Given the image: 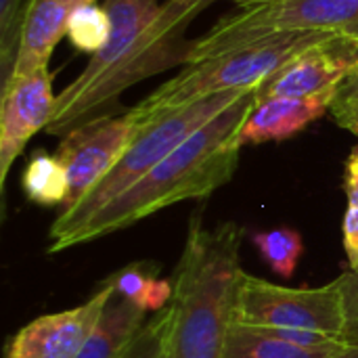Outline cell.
I'll return each mask as SVG.
<instances>
[{
	"label": "cell",
	"mask_w": 358,
	"mask_h": 358,
	"mask_svg": "<svg viewBox=\"0 0 358 358\" xmlns=\"http://www.w3.org/2000/svg\"><path fill=\"white\" fill-rule=\"evenodd\" d=\"M111 19L109 40L96 50L84 71L57 94V109L46 128L65 136L69 130L109 115L117 99L134 84L187 65L193 42L185 38L201 13L178 0H105Z\"/></svg>",
	"instance_id": "6da1fadb"
},
{
	"label": "cell",
	"mask_w": 358,
	"mask_h": 358,
	"mask_svg": "<svg viewBox=\"0 0 358 358\" xmlns=\"http://www.w3.org/2000/svg\"><path fill=\"white\" fill-rule=\"evenodd\" d=\"M254 105L256 90H250L189 136L130 189L73 231L50 241L48 254H59L124 231L174 203L201 199L224 187L237 170L241 151L239 130Z\"/></svg>",
	"instance_id": "7a4b0ae2"
},
{
	"label": "cell",
	"mask_w": 358,
	"mask_h": 358,
	"mask_svg": "<svg viewBox=\"0 0 358 358\" xmlns=\"http://www.w3.org/2000/svg\"><path fill=\"white\" fill-rule=\"evenodd\" d=\"M241 237L233 222L208 229L199 216L191 220L174 279L164 358H222L243 277Z\"/></svg>",
	"instance_id": "3957f363"
},
{
	"label": "cell",
	"mask_w": 358,
	"mask_h": 358,
	"mask_svg": "<svg viewBox=\"0 0 358 358\" xmlns=\"http://www.w3.org/2000/svg\"><path fill=\"white\" fill-rule=\"evenodd\" d=\"M340 34L327 31H292L275 34L243 48L212 57L208 61L189 63L178 76L157 86L147 99L128 111L138 126L145 120L182 107L191 101L229 92V90H256L273 73L285 67L304 50Z\"/></svg>",
	"instance_id": "277c9868"
},
{
	"label": "cell",
	"mask_w": 358,
	"mask_h": 358,
	"mask_svg": "<svg viewBox=\"0 0 358 358\" xmlns=\"http://www.w3.org/2000/svg\"><path fill=\"white\" fill-rule=\"evenodd\" d=\"M250 90H229L210 94L197 101H191L182 107L157 113L143 124L136 126V132L115 164V168L69 212H61L52 227L48 241L63 237L65 233L80 227L126 189H130L136 180H141L151 168H155L162 159H166L176 147H180L189 136H193L199 128L237 103Z\"/></svg>",
	"instance_id": "5b68a950"
},
{
	"label": "cell",
	"mask_w": 358,
	"mask_h": 358,
	"mask_svg": "<svg viewBox=\"0 0 358 358\" xmlns=\"http://www.w3.org/2000/svg\"><path fill=\"white\" fill-rule=\"evenodd\" d=\"M292 31L358 36V0H273L245 6L220 19L203 38L193 40L187 65Z\"/></svg>",
	"instance_id": "8992f818"
},
{
	"label": "cell",
	"mask_w": 358,
	"mask_h": 358,
	"mask_svg": "<svg viewBox=\"0 0 358 358\" xmlns=\"http://www.w3.org/2000/svg\"><path fill=\"white\" fill-rule=\"evenodd\" d=\"M235 325L258 329H306L344 340L342 279L323 287H283L243 273Z\"/></svg>",
	"instance_id": "52a82bcc"
},
{
	"label": "cell",
	"mask_w": 358,
	"mask_h": 358,
	"mask_svg": "<svg viewBox=\"0 0 358 358\" xmlns=\"http://www.w3.org/2000/svg\"><path fill=\"white\" fill-rule=\"evenodd\" d=\"M134 132L136 124L124 113L96 117L61 136L55 155L63 164L69 180V195L61 212L73 210L115 168Z\"/></svg>",
	"instance_id": "ba28073f"
},
{
	"label": "cell",
	"mask_w": 358,
	"mask_h": 358,
	"mask_svg": "<svg viewBox=\"0 0 358 358\" xmlns=\"http://www.w3.org/2000/svg\"><path fill=\"white\" fill-rule=\"evenodd\" d=\"M57 109L48 65L13 76L0 90V189H4L13 162L34 134L46 130Z\"/></svg>",
	"instance_id": "9c48e42d"
},
{
	"label": "cell",
	"mask_w": 358,
	"mask_h": 358,
	"mask_svg": "<svg viewBox=\"0 0 358 358\" xmlns=\"http://www.w3.org/2000/svg\"><path fill=\"white\" fill-rule=\"evenodd\" d=\"M113 292L101 283L84 304L34 319L8 340L4 358H76L94 334Z\"/></svg>",
	"instance_id": "30bf717a"
},
{
	"label": "cell",
	"mask_w": 358,
	"mask_h": 358,
	"mask_svg": "<svg viewBox=\"0 0 358 358\" xmlns=\"http://www.w3.org/2000/svg\"><path fill=\"white\" fill-rule=\"evenodd\" d=\"M358 63V36H334L281 67L256 88V101L304 99L336 90Z\"/></svg>",
	"instance_id": "8fae6325"
},
{
	"label": "cell",
	"mask_w": 358,
	"mask_h": 358,
	"mask_svg": "<svg viewBox=\"0 0 358 358\" xmlns=\"http://www.w3.org/2000/svg\"><path fill=\"white\" fill-rule=\"evenodd\" d=\"M334 94L336 90H327L304 99L277 96L256 101L239 130L241 147L292 138L294 134H298L308 124H313L315 120L323 117L329 111Z\"/></svg>",
	"instance_id": "7c38bea8"
},
{
	"label": "cell",
	"mask_w": 358,
	"mask_h": 358,
	"mask_svg": "<svg viewBox=\"0 0 358 358\" xmlns=\"http://www.w3.org/2000/svg\"><path fill=\"white\" fill-rule=\"evenodd\" d=\"M92 2L94 0H31L13 76H23L48 65L52 50L67 34L73 13Z\"/></svg>",
	"instance_id": "4fadbf2b"
},
{
	"label": "cell",
	"mask_w": 358,
	"mask_h": 358,
	"mask_svg": "<svg viewBox=\"0 0 358 358\" xmlns=\"http://www.w3.org/2000/svg\"><path fill=\"white\" fill-rule=\"evenodd\" d=\"M145 323L147 313L113 292L94 334L76 358H122Z\"/></svg>",
	"instance_id": "5bb4252c"
},
{
	"label": "cell",
	"mask_w": 358,
	"mask_h": 358,
	"mask_svg": "<svg viewBox=\"0 0 358 358\" xmlns=\"http://www.w3.org/2000/svg\"><path fill=\"white\" fill-rule=\"evenodd\" d=\"M348 346L304 348L273 336L266 329L233 325L222 358H334Z\"/></svg>",
	"instance_id": "9a60e30c"
},
{
	"label": "cell",
	"mask_w": 358,
	"mask_h": 358,
	"mask_svg": "<svg viewBox=\"0 0 358 358\" xmlns=\"http://www.w3.org/2000/svg\"><path fill=\"white\" fill-rule=\"evenodd\" d=\"M103 283L111 285L117 296L126 298L141 310L153 315L164 310L174 296V283H170L168 279H159L157 266L151 262L128 264Z\"/></svg>",
	"instance_id": "2e32d148"
},
{
	"label": "cell",
	"mask_w": 358,
	"mask_h": 358,
	"mask_svg": "<svg viewBox=\"0 0 358 358\" xmlns=\"http://www.w3.org/2000/svg\"><path fill=\"white\" fill-rule=\"evenodd\" d=\"M21 185L29 201L46 208H63L69 195V180L63 164L59 162L57 155H48L42 151L27 162Z\"/></svg>",
	"instance_id": "e0dca14e"
},
{
	"label": "cell",
	"mask_w": 358,
	"mask_h": 358,
	"mask_svg": "<svg viewBox=\"0 0 358 358\" xmlns=\"http://www.w3.org/2000/svg\"><path fill=\"white\" fill-rule=\"evenodd\" d=\"M252 243L256 245L268 268L283 279H289L296 273V266L304 252L302 235L287 227L254 233Z\"/></svg>",
	"instance_id": "ac0fdd59"
},
{
	"label": "cell",
	"mask_w": 358,
	"mask_h": 358,
	"mask_svg": "<svg viewBox=\"0 0 358 358\" xmlns=\"http://www.w3.org/2000/svg\"><path fill=\"white\" fill-rule=\"evenodd\" d=\"M29 4L31 0H0V90L13 80Z\"/></svg>",
	"instance_id": "d6986e66"
},
{
	"label": "cell",
	"mask_w": 358,
	"mask_h": 358,
	"mask_svg": "<svg viewBox=\"0 0 358 358\" xmlns=\"http://www.w3.org/2000/svg\"><path fill=\"white\" fill-rule=\"evenodd\" d=\"M109 34H111L109 13L105 10V6H99L94 2L78 8L67 25L69 42L78 50L90 52V55H94L96 50L105 46V42L109 40Z\"/></svg>",
	"instance_id": "ffe728a7"
},
{
	"label": "cell",
	"mask_w": 358,
	"mask_h": 358,
	"mask_svg": "<svg viewBox=\"0 0 358 358\" xmlns=\"http://www.w3.org/2000/svg\"><path fill=\"white\" fill-rule=\"evenodd\" d=\"M170 321H172V308L168 304L164 310L155 313L145 323V327L138 331V336L132 340L130 348L124 352L122 358H164Z\"/></svg>",
	"instance_id": "44dd1931"
},
{
	"label": "cell",
	"mask_w": 358,
	"mask_h": 358,
	"mask_svg": "<svg viewBox=\"0 0 358 358\" xmlns=\"http://www.w3.org/2000/svg\"><path fill=\"white\" fill-rule=\"evenodd\" d=\"M329 113L338 126L350 132L358 128V63L336 88Z\"/></svg>",
	"instance_id": "7402d4cb"
},
{
	"label": "cell",
	"mask_w": 358,
	"mask_h": 358,
	"mask_svg": "<svg viewBox=\"0 0 358 358\" xmlns=\"http://www.w3.org/2000/svg\"><path fill=\"white\" fill-rule=\"evenodd\" d=\"M340 279L344 287V313H346L344 340L348 346H358V273L348 271Z\"/></svg>",
	"instance_id": "603a6c76"
},
{
	"label": "cell",
	"mask_w": 358,
	"mask_h": 358,
	"mask_svg": "<svg viewBox=\"0 0 358 358\" xmlns=\"http://www.w3.org/2000/svg\"><path fill=\"white\" fill-rule=\"evenodd\" d=\"M342 235H344V250L348 256L350 271L358 273V206H348L342 222Z\"/></svg>",
	"instance_id": "cb8c5ba5"
},
{
	"label": "cell",
	"mask_w": 358,
	"mask_h": 358,
	"mask_svg": "<svg viewBox=\"0 0 358 358\" xmlns=\"http://www.w3.org/2000/svg\"><path fill=\"white\" fill-rule=\"evenodd\" d=\"M344 191H346V197H348V206H358V147L352 149V153L346 159Z\"/></svg>",
	"instance_id": "d4e9b609"
},
{
	"label": "cell",
	"mask_w": 358,
	"mask_h": 358,
	"mask_svg": "<svg viewBox=\"0 0 358 358\" xmlns=\"http://www.w3.org/2000/svg\"><path fill=\"white\" fill-rule=\"evenodd\" d=\"M180 4H185V6H189V8H199V10H203L212 0H178Z\"/></svg>",
	"instance_id": "484cf974"
},
{
	"label": "cell",
	"mask_w": 358,
	"mask_h": 358,
	"mask_svg": "<svg viewBox=\"0 0 358 358\" xmlns=\"http://www.w3.org/2000/svg\"><path fill=\"white\" fill-rule=\"evenodd\" d=\"M334 358H358V346H348L346 350H342L338 357Z\"/></svg>",
	"instance_id": "4316f807"
},
{
	"label": "cell",
	"mask_w": 358,
	"mask_h": 358,
	"mask_svg": "<svg viewBox=\"0 0 358 358\" xmlns=\"http://www.w3.org/2000/svg\"><path fill=\"white\" fill-rule=\"evenodd\" d=\"M237 4H243V6H256V4H266V2H273V0H233Z\"/></svg>",
	"instance_id": "83f0119b"
},
{
	"label": "cell",
	"mask_w": 358,
	"mask_h": 358,
	"mask_svg": "<svg viewBox=\"0 0 358 358\" xmlns=\"http://www.w3.org/2000/svg\"><path fill=\"white\" fill-rule=\"evenodd\" d=\"M355 134H357V136H358V128H357V130H355Z\"/></svg>",
	"instance_id": "f1b7e54d"
}]
</instances>
